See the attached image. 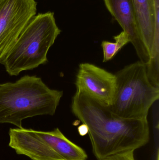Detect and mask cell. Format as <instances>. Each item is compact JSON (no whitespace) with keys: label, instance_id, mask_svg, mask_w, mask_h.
Segmentation results:
<instances>
[{"label":"cell","instance_id":"6da1fadb","mask_svg":"<svg viewBox=\"0 0 159 160\" xmlns=\"http://www.w3.org/2000/svg\"><path fill=\"white\" fill-rule=\"evenodd\" d=\"M73 114L87 127L94 156L98 160L129 151L147 143V119L121 117L108 106L76 90L72 99Z\"/></svg>","mask_w":159,"mask_h":160},{"label":"cell","instance_id":"7a4b0ae2","mask_svg":"<svg viewBox=\"0 0 159 160\" xmlns=\"http://www.w3.org/2000/svg\"><path fill=\"white\" fill-rule=\"evenodd\" d=\"M63 92L49 88L36 76H25L15 82L0 84V124L21 128L22 121L55 114Z\"/></svg>","mask_w":159,"mask_h":160},{"label":"cell","instance_id":"3957f363","mask_svg":"<svg viewBox=\"0 0 159 160\" xmlns=\"http://www.w3.org/2000/svg\"><path fill=\"white\" fill-rule=\"evenodd\" d=\"M61 32L53 12L39 13L25 27L1 64L10 76H17L46 63L48 52Z\"/></svg>","mask_w":159,"mask_h":160},{"label":"cell","instance_id":"277c9868","mask_svg":"<svg viewBox=\"0 0 159 160\" xmlns=\"http://www.w3.org/2000/svg\"><path fill=\"white\" fill-rule=\"evenodd\" d=\"M115 75V98L109 107L121 117L147 119L148 112L159 98V88L148 79L146 65L136 62L122 68Z\"/></svg>","mask_w":159,"mask_h":160},{"label":"cell","instance_id":"5b68a950","mask_svg":"<svg viewBox=\"0 0 159 160\" xmlns=\"http://www.w3.org/2000/svg\"><path fill=\"white\" fill-rule=\"evenodd\" d=\"M9 146L32 160H80L83 150L58 128L49 132L10 128Z\"/></svg>","mask_w":159,"mask_h":160},{"label":"cell","instance_id":"8992f818","mask_svg":"<svg viewBox=\"0 0 159 160\" xmlns=\"http://www.w3.org/2000/svg\"><path fill=\"white\" fill-rule=\"evenodd\" d=\"M35 0H0V64L31 20Z\"/></svg>","mask_w":159,"mask_h":160},{"label":"cell","instance_id":"52a82bcc","mask_svg":"<svg viewBox=\"0 0 159 160\" xmlns=\"http://www.w3.org/2000/svg\"><path fill=\"white\" fill-rule=\"evenodd\" d=\"M75 85L77 90L110 106L115 94V75L92 64L82 63L79 66Z\"/></svg>","mask_w":159,"mask_h":160},{"label":"cell","instance_id":"ba28073f","mask_svg":"<svg viewBox=\"0 0 159 160\" xmlns=\"http://www.w3.org/2000/svg\"><path fill=\"white\" fill-rule=\"evenodd\" d=\"M103 1L109 12L129 36L140 62L146 65L150 53L142 38L132 0Z\"/></svg>","mask_w":159,"mask_h":160},{"label":"cell","instance_id":"9c48e42d","mask_svg":"<svg viewBox=\"0 0 159 160\" xmlns=\"http://www.w3.org/2000/svg\"><path fill=\"white\" fill-rule=\"evenodd\" d=\"M143 41L150 53L154 36L159 34L156 27L152 0H132Z\"/></svg>","mask_w":159,"mask_h":160},{"label":"cell","instance_id":"30bf717a","mask_svg":"<svg viewBox=\"0 0 159 160\" xmlns=\"http://www.w3.org/2000/svg\"><path fill=\"white\" fill-rule=\"evenodd\" d=\"M114 39L115 40V43L107 41H103L102 42L104 62L112 60L124 46L130 42L129 36L124 31L114 37Z\"/></svg>","mask_w":159,"mask_h":160},{"label":"cell","instance_id":"8fae6325","mask_svg":"<svg viewBox=\"0 0 159 160\" xmlns=\"http://www.w3.org/2000/svg\"><path fill=\"white\" fill-rule=\"evenodd\" d=\"M101 160H135L134 151H129L115 154Z\"/></svg>","mask_w":159,"mask_h":160},{"label":"cell","instance_id":"7c38bea8","mask_svg":"<svg viewBox=\"0 0 159 160\" xmlns=\"http://www.w3.org/2000/svg\"><path fill=\"white\" fill-rule=\"evenodd\" d=\"M78 131H79L80 135H86L88 132L87 127L84 124H83L82 126H80L78 128Z\"/></svg>","mask_w":159,"mask_h":160}]
</instances>
